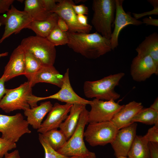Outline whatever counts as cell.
Returning <instances> with one entry per match:
<instances>
[{"mask_svg": "<svg viewBox=\"0 0 158 158\" xmlns=\"http://www.w3.org/2000/svg\"><path fill=\"white\" fill-rule=\"evenodd\" d=\"M58 18L56 14L53 13L45 20L32 21L26 28L32 30L37 36L46 38L57 25Z\"/></svg>", "mask_w": 158, "mask_h": 158, "instance_id": "24", "label": "cell"}, {"mask_svg": "<svg viewBox=\"0 0 158 158\" xmlns=\"http://www.w3.org/2000/svg\"><path fill=\"white\" fill-rule=\"evenodd\" d=\"M124 75V73L120 72L97 80L85 81L83 87L85 95L88 98L115 101L120 97L115 91V88L119 85L120 81Z\"/></svg>", "mask_w": 158, "mask_h": 158, "instance_id": "2", "label": "cell"}, {"mask_svg": "<svg viewBox=\"0 0 158 158\" xmlns=\"http://www.w3.org/2000/svg\"><path fill=\"white\" fill-rule=\"evenodd\" d=\"M143 108L141 103L134 101H131L123 105L111 121L119 130L132 123L133 118Z\"/></svg>", "mask_w": 158, "mask_h": 158, "instance_id": "19", "label": "cell"}, {"mask_svg": "<svg viewBox=\"0 0 158 158\" xmlns=\"http://www.w3.org/2000/svg\"><path fill=\"white\" fill-rule=\"evenodd\" d=\"M142 23L146 25H151L155 26H158V19L152 18L151 17L145 18L142 19Z\"/></svg>", "mask_w": 158, "mask_h": 158, "instance_id": "38", "label": "cell"}, {"mask_svg": "<svg viewBox=\"0 0 158 158\" xmlns=\"http://www.w3.org/2000/svg\"><path fill=\"white\" fill-rule=\"evenodd\" d=\"M14 0H0V14L7 11L14 1Z\"/></svg>", "mask_w": 158, "mask_h": 158, "instance_id": "34", "label": "cell"}, {"mask_svg": "<svg viewBox=\"0 0 158 158\" xmlns=\"http://www.w3.org/2000/svg\"><path fill=\"white\" fill-rule=\"evenodd\" d=\"M143 136L148 142L158 143V126H154L150 128L146 134Z\"/></svg>", "mask_w": 158, "mask_h": 158, "instance_id": "32", "label": "cell"}, {"mask_svg": "<svg viewBox=\"0 0 158 158\" xmlns=\"http://www.w3.org/2000/svg\"><path fill=\"white\" fill-rule=\"evenodd\" d=\"M150 158H158V143L149 142Z\"/></svg>", "mask_w": 158, "mask_h": 158, "instance_id": "36", "label": "cell"}, {"mask_svg": "<svg viewBox=\"0 0 158 158\" xmlns=\"http://www.w3.org/2000/svg\"><path fill=\"white\" fill-rule=\"evenodd\" d=\"M16 147V143L0 137V158H2L8 151Z\"/></svg>", "mask_w": 158, "mask_h": 158, "instance_id": "31", "label": "cell"}, {"mask_svg": "<svg viewBox=\"0 0 158 158\" xmlns=\"http://www.w3.org/2000/svg\"><path fill=\"white\" fill-rule=\"evenodd\" d=\"M24 11L32 18L33 21H41L48 18L53 13L47 8L44 0H26Z\"/></svg>", "mask_w": 158, "mask_h": 158, "instance_id": "22", "label": "cell"}, {"mask_svg": "<svg viewBox=\"0 0 158 158\" xmlns=\"http://www.w3.org/2000/svg\"><path fill=\"white\" fill-rule=\"evenodd\" d=\"M88 111L86 108L82 111L75 130L64 146L57 151L58 152L69 157H85L88 154L90 151L86 147L84 140L85 127L88 123Z\"/></svg>", "mask_w": 158, "mask_h": 158, "instance_id": "5", "label": "cell"}, {"mask_svg": "<svg viewBox=\"0 0 158 158\" xmlns=\"http://www.w3.org/2000/svg\"><path fill=\"white\" fill-rule=\"evenodd\" d=\"M25 51L20 44L15 49L4 68L1 77L5 81L25 73Z\"/></svg>", "mask_w": 158, "mask_h": 158, "instance_id": "17", "label": "cell"}, {"mask_svg": "<svg viewBox=\"0 0 158 158\" xmlns=\"http://www.w3.org/2000/svg\"><path fill=\"white\" fill-rule=\"evenodd\" d=\"M41 134L51 146L56 151L63 147L68 140L63 132L57 129H53Z\"/></svg>", "mask_w": 158, "mask_h": 158, "instance_id": "27", "label": "cell"}, {"mask_svg": "<svg viewBox=\"0 0 158 158\" xmlns=\"http://www.w3.org/2000/svg\"><path fill=\"white\" fill-rule=\"evenodd\" d=\"M24 50L25 67L24 75L28 80L44 65L39 59L32 53Z\"/></svg>", "mask_w": 158, "mask_h": 158, "instance_id": "28", "label": "cell"}, {"mask_svg": "<svg viewBox=\"0 0 158 158\" xmlns=\"http://www.w3.org/2000/svg\"><path fill=\"white\" fill-rule=\"evenodd\" d=\"M138 55L150 56L158 66V34L154 32L145 37L135 49Z\"/></svg>", "mask_w": 158, "mask_h": 158, "instance_id": "23", "label": "cell"}, {"mask_svg": "<svg viewBox=\"0 0 158 158\" xmlns=\"http://www.w3.org/2000/svg\"><path fill=\"white\" fill-rule=\"evenodd\" d=\"M85 157L83 156H76L70 157L69 158H85Z\"/></svg>", "mask_w": 158, "mask_h": 158, "instance_id": "46", "label": "cell"}, {"mask_svg": "<svg viewBox=\"0 0 158 158\" xmlns=\"http://www.w3.org/2000/svg\"><path fill=\"white\" fill-rule=\"evenodd\" d=\"M4 158H20L19 152L16 150L11 153L8 152L5 155Z\"/></svg>", "mask_w": 158, "mask_h": 158, "instance_id": "41", "label": "cell"}, {"mask_svg": "<svg viewBox=\"0 0 158 158\" xmlns=\"http://www.w3.org/2000/svg\"><path fill=\"white\" fill-rule=\"evenodd\" d=\"M33 21L30 16L24 11L17 9L13 5L5 13L0 16V24L5 26L4 31L0 39V44L12 34H17L26 28Z\"/></svg>", "mask_w": 158, "mask_h": 158, "instance_id": "9", "label": "cell"}, {"mask_svg": "<svg viewBox=\"0 0 158 158\" xmlns=\"http://www.w3.org/2000/svg\"><path fill=\"white\" fill-rule=\"evenodd\" d=\"M57 25L60 29L63 32H66L69 30L68 26L66 22L63 19L59 17Z\"/></svg>", "mask_w": 158, "mask_h": 158, "instance_id": "37", "label": "cell"}, {"mask_svg": "<svg viewBox=\"0 0 158 158\" xmlns=\"http://www.w3.org/2000/svg\"><path fill=\"white\" fill-rule=\"evenodd\" d=\"M116 12L114 23V27L110 41L112 50L116 48L118 45V37L121 30L126 26L132 25L138 26L142 24V21L131 16L129 12L126 13L123 7V0H115Z\"/></svg>", "mask_w": 158, "mask_h": 158, "instance_id": "15", "label": "cell"}, {"mask_svg": "<svg viewBox=\"0 0 158 158\" xmlns=\"http://www.w3.org/2000/svg\"><path fill=\"white\" fill-rule=\"evenodd\" d=\"M73 104L61 105L55 103L49 112L45 120L42 123L37 131L43 134L50 130L57 129L68 115Z\"/></svg>", "mask_w": 158, "mask_h": 158, "instance_id": "16", "label": "cell"}, {"mask_svg": "<svg viewBox=\"0 0 158 158\" xmlns=\"http://www.w3.org/2000/svg\"><path fill=\"white\" fill-rule=\"evenodd\" d=\"M117 158H129L128 157H123V156H121Z\"/></svg>", "mask_w": 158, "mask_h": 158, "instance_id": "47", "label": "cell"}, {"mask_svg": "<svg viewBox=\"0 0 158 158\" xmlns=\"http://www.w3.org/2000/svg\"><path fill=\"white\" fill-rule=\"evenodd\" d=\"M149 142L141 135H136L127 157L129 158H150Z\"/></svg>", "mask_w": 158, "mask_h": 158, "instance_id": "25", "label": "cell"}, {"mask_svg": "<svg viewBox=\"0 0 158 158\" xmlns=\"http://www.w3.org/2000/svg\"><path fill=\"white\" fill-rule=\"evenodd\" d=\"M46 38L55 46L67 44L68 42L67 32L61 31L57 25Z\"/></svg>", "mask_w": 158, "mask_h": 158, "instance_id": "29", "label": "cell"}, {"mask_svg": "<svg viewBox=\"0 0 158 158\" xmlns=\"http://www.w3.org/2000/svg\"><path fill=\"white\" fill-rule=\"evenodd\" d=\"M29 124L20 113L13 116L0 114V132L1 137L16 143L24 134L30 133Z\"/></svg>", "mask_w": 158, "mask_h": 158, "instance_id": "8", "label": "cell"}, {"mask_svg": "<svg viewBox=\"0 0 158 158\" xmlns=\"http://www.w3.org/2000/svg\"><path fill=\"white\" fill-rule=\"evenodd\" d=\"M85 158H96V156L95 153L90 152L88 154L85 156Z\"/></svg>", "mask_w": 158, "mask_h": 158, "instance_id": "44", "label": "cell"}, {"mask_svg": "<svg viewBox=\"0 0 158 158\" xmlns=\"http://www.w3.org/2000/svg\"><path fill=\"white\" fill-rule=\"evenodd\" d=\"M115 0H94L91 23L96 32L110 39L116 12Z\"/></svg>", "mask_w": 158, "mask_h": 158, "instance_id": "3", "label": "cell"}, {"mask_svg": "<svg viewBox=\"0 0 158 158\" xmlns=\"http://www.w3.org/2000/svg\"><path fill=\"white\" fill-rule=\"evenodd\" d=\"M136 122L158 126V112L150 107L143 108L132 119V123Z\"/></svg>", "mask_w": 158, "mask_h": 158, "instance_id": "26", "label": "cell"}, {"mask_svg": "<svg viewBox=\"0 0 158 158\" xmlns=\"http://www.w3.org/2000/svg\"><path fill=\"white\" fill-rule=\"evenodd\" d=\"M118 130L111 121L89 123L84 137L92 147L104 146L111 143Z\"/></svg>", "mask_w": 158, "mask_h": 158, "instance_id": "7", "label": "cell"}, {"mask_svg": "<svg viewBox=\"0 0 158 158\" xmlns=\"http://www.w3.org/2000/svg\"><path fill=\"white\" fill-rule=\"evenodd\" d=\"M137 124L133 123L118 130L113 141L111 143L117 157H127L128 153L136 135Z\"/></svg>", "mask_w": 158, "mask_h": 158, "instance_id": "14", "label": "cell"}, {"mask_svg": "<svg viewBox=\"0 0 158 158\" xmlns=\"http://www.w3.org/2000/svg\"><path fill=\"white\" fill-rule=\"evenodd\" d=\"M20 44L24 50L32 53L44 65H53L56 55L55 46L46 38L30 36L23 39Z\"/></svg>", "mask_w": 158, "mask_h": 158, "instance_id": "6", "label": "cell"}, {"mask_svg": "<svg viewBox=\"0 0 158 158\" xmlns=\"http://www.w3.org/2000/svg\"><path fill=\"white\" fill-rule=\"evenodd\" d=\"M1 25L0 24V27L1 26ZM8 54V53L7 52H6L4 53H0V58L1 57H4L6 56H7Z\"/></svg>", "mask_w": 158, "mask_h": 158, "instance_id": "45", "label": "cell"}, {"mask_svg": "<svg viewBox=\"0 0 158 158\" xmlns=\"http://www.w3.org/2000/svg\"><path fill=\"white\" fill-rule=\"evenodd\" d=\"M53 106L50 101H46L41 103L39 106L24 111V114L27 117L26 120L29 124L34 129H39L43 118Z\"/></svg>", "mask_w": 158, "mask_h": 158, "instance_id": "20", "label": "cell"}, {"mask_svg": "<svg viewBox=\"0 0 158 158\" xmlns=\"http://www.w3.org/2000/svg\"><path fill=\"white\" fill-rule=\"evenodd\" d=\"M130 73L135 81H144L152 75L158 74V66L150 56L137 54L132 61Z\"/></svg>", "mask_w": 158, "mask_h": 158, "instance_id": "13", "label": "cell"}, {"mask_svg": "<svg viewBox=\"0 0 158 158\" xmlns=\"http://www.w3.org/2000/svg\"><path fill=\"white\" fill-rule=\"evenodd\" d=\"M67 45L74 51L88 59H96L112 50L110 39L97 32L92 33L67 32Z\"/></svg>", "mask_w": 158, "mask_h": 158, "instance_id": "1", "label": "cell"}, {"mask_svg": "<svg viewBox=\"0 0 158 158\" xmlns=\"http://www.w3.org/2000/svg\"><path fill=\"white\" fill-rule=\"evenodd\" d=\"M147 1L151 4L154 7H158V0H148Z\"/></svg>", "mask_w": 158, "mask_h": 158, "instance_id": "43", "label": "cell"}, {"mask_svg": "<svg viewBox=\"0 0 158 158\" xmlns=\"http://www.w3.org/2000/svg\"><path fill=\"white\" fill-rule=\"evenodd\" d=\"M86 105L75 104H73L69 114L61 124L59 128L64 133L68 140L75 130L82 111L86 108Z\"/></svg>", "mask_w": 158, "mask_h": 158, "instance_id": "21", "label": "cell"}, {"mask_svg": "<svg viewBox=\"0 0 158 158\" xmlns=\"http://www.w3.org/2000/svg\"><path fill=\"white\" fill-rule=\"evenodd\" d=\"M5 82L4 78L1 77L0 78V102L7 91V89L5 88L4 85Z\"/></svg>", "mask_w": 158, "mask_h": 158, "instance_id": "39", "label": "cell"}, {"mask_svg": "<svg viewBox=\"0 0 158 158\" xmlns=\"http://www.w3.org/2000/svg\"><path fill=\"white\" fill-rule=\"evenodd\" d=\"M60 90L55 94L50 96L39 97L34 96L33 100L37 103L38 101L47 99H54L66 103L90 104L91 101L83 98L74 91L71 84L69 78V69L67 68L63 75V83Z\"/></svg>", "mask_w": 158, "mask_h": 158, "instance_id": "12", "label": "cell"}, {"mask_svg": "<svg viewBox=\"0 0 158 158\" xmlns=\"http://www.w3.org/2000/svg\"><path fill=\"white\" fill-rule=\"evenodd\" d=\"M77 18L78 22L82 25L86 26L90 25L87 23V17L86 15H77Z\"/></svg>", "mask_w": 158, "mask_h": 158, "instance_id": "40", "label": "cell"}, {"mask_svg": "<svg viewBox=\"0 0 158 158\" xmlns=\"http://www.w3.org/2000/svg\"><path fill=\"white\" fill-rule=\"evenodd\" d=\"M74 4L71 0H58L53 13L56 14L66 22L69 28V31L89 33L92 29V26L90 25L84 26L79 23L77 15L72 7Z\"/></svg>", "mask_w": 158, "mask_h": 158, "instance_id": "11", "label": "cell"}, {"mask_svg": "<svg viewBox=\"0 0 158 158\" xmlns=\"http://www.w3.org/2000/svg\"><path fill=\"white\" fill-rule=\"evenodd\" d=\"M88 123L111 121L115 114L123 107L114 100L105 101L94 99L90 104Z\"/></svg>", "mask_w": 158, "mask_h": 158, "instance_id": "10", "label": "cell"}, {"mask_svg": "<svg viewBox=\"0 0 158 158\" xmlns=\"http://www.w3.org/2000/svg\"><path fill=\"white\" fill-rule=\"evenodd\" d=\"M39 139L45 152V158H69L54 150L41 133L39 134Z\"/></svg>", "mask_w": 158, "mask_h": 158, "instance_id": "30", "label": "cell"}, {"mask_svg": "<svg viewBox=\"0 0 158 158\" xmlns=\"http://www.w3.org/2000/svg\"><path fill=\"white\" fill-rule=\"evenodd\" d=\"M134 17L138 19L147 15H158V7H154L153 9L150 11L140 13H133Z\"/></svg>", "mask_w": 158, "mask_h": 158, "instance_id": "35", "label": "cell"}, {"mask_svg": "<svg viewBox=\"0 0 158 158\" xmlns=\"http://www.w3.org/2000/svg\"><path fill=\"white\" fill-rule=\"evenodd\" d=\"M63 75L61 74L53 65H44L28 80L31 86L39 83L44 82L54 85L61 88Z\"/></svg>", "mask_w": 158, "mask_h": 158, "instance_id": "18", "label": "cell"}, {"mask_svg": "<svg viewBox=\"0 0 158 158\" xmlns=\"http://www.w3.org/2000/svg\"><path fill=\"white\" fill-rule=\"evenodd\" d=\"M150 107L154 110L158 112V98L155 99L153 103L150 106Z\"/></svg>", "mask_w": 158, "mask_h": 158, "instance_id": "42", "label": "cell"}, {"mask_svg": "<svg viewBox=\"0 0 158 158\" xmlns=\"http://www.w3.org/2000/svg\"><path fill=\"white\" fill-rule=\"evenodd\" d=\"M73 9L77 15H87L88 13L89 10L88 7L85 5L81 4L76 5L75 4L72 5Z\"/></svg>", "mask_w": 158, "mask_h": 158, "instance_id": "33", "label": "cell"}, {"mask_svg": "<svg viewBox=\"0 0 158 158\" xmlns=\"http://www.w3.org/2000/svg\"><path fill=\"white\" fill-rule=\"evenodd\" d=\"M32 87L28 81L13 89L7 90L0 102V109L6 113L17 110L24 111L32 107Z\"/></svg>", "mask_w": 158, "mask_h": 158, "instance_id": "4", "label": "cell"}]
</instances>
